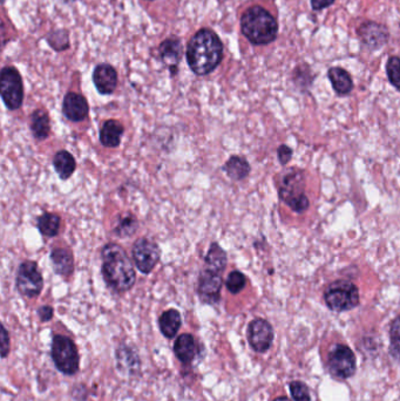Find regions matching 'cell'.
Masks as SVG:
<instances>
[{
	"label": "cell",
	"instance_id": "31",
	"mask_svg": "<svg viewBox=\"0 0 400 401\" xmlns=\"http://www.w3.org/2000/svg\"><path fill=\"white\" fill-rule=\"evenodd\" d=\"M290 392L295 401H311L310 393L307 385L302 382H294L290 384Z\"/></svg>",
	"mask_w": 400,
	"mask_h": 401
},
{
	"label": "cell",
	"instance_id": "12",
	"mask_svg": "<svg viewBox=\"0 0 400 401\" xmlns=\"http://www.w3.org/2000/svg\"><path fill=\"white\" fill-rule=\"evenodd\" d=\"M247 335L250 346L258 353L267 352L272 347L275 337L272 324L262 318H256L250 322Z\"/></svg>",
	"mask_w": 400,
	"mask_h": 401
},
{
	"label": "cell",
	"instance_id": "32",
	"mask_svg": "<svg viewBox=\"0 0 400 401\" xmlns=\"http://www.w3.org/2000/svg\"><path fill=\"white\" fill-rule=\"evenodd\" d=\"M277 154H278V160L284 166V164H289L290 160H292V149L285 146V144H282L277 149Z\"/></svg>",
	"mask_w": 400,
	"mask_h": 401
},
{
	"label": "cell",
	"instance_id": "33",
	"mask_svg": "<svg viewBox=\"0 0 400 401\" xmlns=\"http://www.w3.org/2000/svg\"><path fill=\"white\" fill-rule=\"evenodd\" d=\"M10 353V333L6 327L1 326V357L6 358Z\"/></svg>",
	"mask_w": 400,
	"mask_h": 401
},
{
	"label": "cell",
	"instance_id": "34",
	"mask_svg": "<svg viewBox=\"0 0 400 401\" xmlns=\"http://www.w3.org/2000/svg\"><path fill=\"white\" fill-rule=\"evenodd\" d=\"M55 310L50 305H43L38 309V315H39L41 322H50L53 318Z\"/></svg>",
	"mask_w": 400,
	"mask_h": 401
},
{
	"label": "cell",
	"instance_id": "14",
	"mask_svg": "<svg viewBox=\"0 0 400 401\" xmlns=\"http://www.w3.org/2000/svg\"><path fill=\"white\" fill-rule=\"evenodd\" d=\"M90 112V106L82 94L70 92L65 95L62 102V113L70 121L80 122L85 120Z\"/></svg>",
	"mask_w": 400,
	"mask_h": 401
},
{
	"label": "cell",
	"instance_id": "16",
	"mask_svg": "<svg viewBox=\"0 0 400 401\" xmlns=\"http://www.w3.org/2000/svg\"><path fill=\"white\" fill-rule=\"evenodd\" d=\"M174 353L180 362L183 364H191L198 353V343L194 335L189 333L180 335L175 340Z\"/></svg>",
	"mask_w": 400,
	"mask_h": 401
},
{
	"label": "cell",
	"instance_id": "9",
	"mask_svg": "<svg viewBox=\"0 0 400 401\" xmlns=\"http://www.w3.org/2000/svg\"><path fill=\"white\" fill-rule=\"evenodd\" d=\"M327 369L339 379H347L356 372V357L346 345H334L327 355Z\"/></svg>",
	"mask_w": 400,
	"mask_h": 401
},
{
	"label": "cell",
	"instance_id": "26",
	"mask_svg": "<svg viewBox=\"0 0 400 401\" xmlns=\"http://www.w3.org/2000/svg\"><path fill=\"white\" fill-rule=\"evenodd\" d=\"M38 229L44 236L55 237L60 229V217L52 213H44L38 217Z\"/></svg>",
	"mask_w": 400,
	"mask_h": 401
},
{
	"label": "cell",
	"instance_id": "3",
	"mask_svg": "<svg viewBox=\"0 0 400 401\" xmlns=\"http://www.w3.org/2000/svg\"><path fill=\"white\" fill-rule=\"evenodd\" d=\"M242 33L254 45H268L277 38L278 23L262 6H253L242 14Z\"/></svg>",
	"mask_w": 400,
	"mask_h": 401
},
{
	"label": "cell",
	"instance_id": "18",
	"mask_svg": "<svg viewBox=\"0 0 400 401\" xmlns=\"http://www.w3.org/2000/svg\"><path fill=\"white\" fill-rule=\"evenodd\" d=\"M181 325H182L181 313L175 309H169L160 315V331L167 339H173L176 337L178 332L181 329Z\"/></svg>",
	"mask_w": 400,
	"mask_h": 401
},
{
	"label": "cell",
	"instance_id": "4",
	"mask_svg": "<svg viewBox=\"0 0 400 401\" xmlns=\"http://www.w3.org/2000/svg\"><path fill=\"white\" fill-rule=\"evenodd\" d=\"M304 174L297 172L292 168V170L283 176L280 184V199L287 204L289 208L297 214H302L307 211L310 206L309 199L304 191Z\"/></svg>",
	"mask_w": 400,
	"mask_h": 401
},
{
	"label": "cell",
	"instance_id": "27",
	"mask_svg": "<svg viewBox=\"0 0 400 401\" xmlns=\"http://www.w3.org/2000/svg\"><path fill=\"white\" fill-rule=\"evenodd\" d=\"M137 219L135 216L132 214L122 215L120 219L117 221V226H115V234L120 237H129L135 234L137 230Z\"/></svg>",
	"mask_w": 400,
	"mask_h": 401
},
{
	"label": "cell",
	"instance_id": "36",
	"mask_svg": "<svg viewBox=\"0 0 400 401\" xmlns=\"http://www.w3.org/2000/svg\"><path fill=\"white\" fill-rule=\"evenodd\" d=\"M274 401H292V400H290V399H289V398L287 397H280L277 398V399H275V400Z\"/></svg>",
	"mask_w": 400,
	"mask_h": 401
},
{
	"label": "cell",
	"instance_id": "21",
	"mask_svg": "<svg viewBox=\"0 0 400 401\" xmlns=\"http://www.w3.org/2000/svg\"><path fill=\"white\" fill-rule=\"evenodd\" d=\"M30 128L33 137L38 141H43L48 137L51 133V121L44 109H37L32 113Z\"/></svg>",
	"mask_w": 400,
	"mask_h": 401
},
{
	"label": "cell",
	"instance_id": "23",
	"mask_svg": "<svg viewBox=\"0 0 400 401\" xmlns=\"http://www.w3.org/2000/svg\"><path fill=\"white\" fill-rule=\"evenodd\" d=\"M53 166H55V172L58 174L59 177L61 179H70L73 175L77 168V162L73 155L67 150H60L55 153L53 157Z\"/></svg>",
	"mask_w": 400,
	"mask_h": 401
},
{
	"label": "cell",
	"instance_id": "28",
	"mask_svg": "<svg viewBox=\"0 0 400 401\" xmlns=\"http://www.w3.org/2000/svg\"><path fill=\"white\" fill-rule=\"evenodd\" d=\"M390 339H391L390 352L397 360H400V315L391 324Z\"/></svg>",
	"mask_w": 400,
	"mask_h": 401
},
{
	"label": "cell",
	"instance_id": "2",
	"mask_svg": "<svg viewBox=\"0 0 400 401\" xmlns=\"http://www.w3.org/2000/svg\"><path fill=\"white\" fill-rule=\"evenodd\" d=\"M102 273L106 284L114 293L129 291L136 282V273L126 250L117 243H108L102 250Z\"/></svg>",
	"mask_w": 400,
	"mask_h": 401
},
{
	"label": "cell",
	"instance_id": "1",
	"mask_svg": "<svg viewBox=\"0 0 400 401\" xmlns=\"http://www.w3.org/2000/svg\"><path fill=\"white\" fill-rule=\"evenodd\" d=\"M223 59V43L211 30L196 32L187 47V63L196 75H210Z\"/></svg>",
	"mask_w": 400,
	"mask_h": 401
},
{
	"label": "cell",
	"instance_id": "13",
	"mask_svg": "<svg viewBox=\"0 0 400 401\" xmlns=\"http://www.w3.org/2000/svg\"><path fill=\"white\" fill-rule=\"evenodd\" d=\"M357 35L361 43L371 50H378L385 46L390 39V32L385 25L376 21H366L358 28Z\"/></svg>",
	"mask_w": 400,
	"mask_h": 401
},
{
	"label": "cell",
	"instance_id": "5",
	"mask_svg": "<svg viewBox=\"0 0 400 401\" xmlns=\"http://www.w3.org/2000/svg\"><path fill=\"white\" fill-rule=\"evenodd\" d=\"M52 360L55 367L62 374L74 375L78 373L80 365L78 347L73 340L66 335H57L52 339Z\"/></svg>",
	"mask_w": 400,
	"mask_h": 401
},
{
	"label": "cell",
	"instance_id": "11",
	"mask_svg": "<svg viewBox=\"0 0 400 401\" xmlns=\"http://www.w3.org/2000/svg\"><path fill=\"white\" fill-rule=\"evenodd\" d=\"M222 273L218 270L207 268L198 277V295L201 302L208 305H215L221 300V288L223 284Z\"/></svg>",
	"mask_w": 400,
	"mask_h": 401
},
{
	"label": "cell",
	"instance_id": "15",
	"mask_svg": "<svg viewBox=\"0 0 400 401\" xmlns=\"http://www.w3.org/2000/svg\"><path fill=\"white\" fill-rule=\"evenodd\" d=\"M93 82L99 93L112 94L117 86V70L107 63L97 65L93 72Z\"/></svg>",
	"mask_w": 400,
	"mask_h": 401
},
{
	"label": "cell",
	"instance_id": "7",
	"mask_svg": "<svg viewBox=\"0 0 400 401\" xmlns=\"http://www.w3.org/2000/svg\"><path fill=\"white\" fill-rule=\"evenodd\" d=\"M0 93L10 110L19 109L23 101V79L15 67H4L0 78Z\"/></svg>",
	"mask_w": 400,
	"mask_h": 401
},
{
	"label": "cell",
	"instance_id": "29",
	"mask_svg": "<svg viewBox=\"0 0 400 401\" xmlns=\"http://www.w3.org/2000/svg\"><path fill=\"white\" fill-rule=\"evenodd\" d=\"M386 73L388 78L394 88L400 90V58L391 57L386 63Z\"/></svg>",
	"mask_w": 400,
	"mask_h": 401
},
{
	"label": "cell",
	"instance_id": "22",
	"mask_svg": "<svg viewBox=\"0 0 400 401\" xmlns=\"http://www.w3.org/2000/svg\"><path fill=\"white\" fill-rule=\"evenodd\" d=\"M52 265L59 276H70L73 273L74 260L72 253L66 249L57 248L51 253Z\"/></svg>",
	"mask_w": 400,
	"mask_h": 401
},
{
	"label": "cell",
	"instance_id": "35",
	"mask_svg": "<svg viewBox=\"0 0 400 401\" xmlns=\"http://www.w3.org/2000/svg\"><path fill=\"white\" fill-rule=\"evenodd\" d=\"M334 0H311V8L315 11H321L334 4Z\"/></svg>",
	"mask_w": 400,
	"mask_h": 401
},
{
	"label": "cell",
	"instance_id": "24",
	"mask_svg": "<svg viewBox=\"0 0 400 401\" xmlns=\"http://www.w3.org/2000/svg\"><path fill=\"white\" fill-rule=\"evenodd\" d=\"M250 164L242 156L234 155L227 161L223 166V170L227 173V175L234 181H242L245 179L250 173Z\"/></svg>",
	"mask_w": 400,
	"mask_h": 401
},
{
	"label": "cell",
	"instance_id": "30",
	"mask_svg": "<svg viewBox=\"0 0 400 401\" xmlns=\"http://www.w3.org/2000/svg\"><path fill=\"white\" fill-rule=\"evenodd\" d=\"M245 284H247V278L241 271H237V270L233 271V273H229V276L227 278V288L233 295L241 293L242 290L245 288Z\"/></svg>",
	"mask_w": 400,
	"mask_h": 401
},
{
	"label": "cell",
	"instance_id": "25",
	"mask_svg": "<svg viewBox=\"0 0 400 401\" xmlns=\"http://www.w3.org/2000/svg\"><path fill=\"white\" fill-rule=\"evenodd\" d=\"M204 262H206L207 268L218 270L220 273H223L225 269H226L227 265L226 251L222 249L218 243H215L214 242V243L210 244Z\"/></svg>",
	"mask_w": 400,
	"mask_h": 401
},
{
	"label": "cell",
	"instance_id": "8",
	"mask_svg": "<svg viewBox=\"0 0 400 401\" xmlns=\"http://www.w3.org/2000/svg\"><path fill=\"white\" fill-rule=\"evenodd\" d=\"M17 290L28 298L39 296L44 288V278L33 261H25L19 265L16 278Z\"/></svg>",
	"mask_w": 400,
	"mask_h": 401
},
{
	"label": "cell",
	"instance_id": "10",
	"mask_svg": "<svg viewBox=\"0 0 400 401\" xmlns=\"http://www.w3.org/2000/svg\"><path fill=\"white\" fill-rule=\"evenodd\" d=\"M132 257L136 268L144 275L152 273L161 257V250L155 242L140 238L133 246Z\"/></svg>",
	"mask_w": 400,
	"mask_h": 401
},
{
	"label": "cell",
	"instance_id": "17",
	"mask_svg": "<svg viewBox=\"0 0 400 401\" xmlns=\"http://www.w3.org/2000/svg\"><path fill=\"white\" fill-rule=\"evenodd\" d=\"M124 126L117 120H107L100 129V142L107 148H115L124 135Z\"/></svg>",
	"mask_w": 400,
	"mask_h": 401
},
{
	"label": "cell",
	"instance_id": "6",
	"mask_svg": "<svg viewBox=\"0 0 400 401\" xmlns=\"http://www.w3.org/2000/svg\"><path fill=\"white\" fill-rule=\"evenodd\" d=\"M324 300L332 311H349L359 304V290L352 282L336 281L327 286Z\"/></svg>",
	"mask_w": 400,
	"mask_h": 401
},
{
	"label": "cell",
	"instance_id": "19",
	"mask_svg": "<svg viewBox=\"0 0 400 401\" xmlns=\"http://www.w3.org/2000/svg\"><path fill=\"white\" fill-rule=\"evenodd\" d=\"M327 77L330 79L334 92L339 95H347L354 88V81L351 75L342 67H332L327 72Z\"/></svg>",
	"mask_w": 400,
	"mask_h": 401
},
{
	"label": "cell",
	"instance_id": "20",
	"mask_svg": "<svg viewBox=\"0 0 400 401\" xmlns=\"http://www.w3.org/2000/svg\"><path fill=\"white\" fill-rule=\"evenodd\" d=\"M160 55H161L162 61L169 67V70H173V73H175L178 63H180V58H181L180 40L175 39V38L164 40V43L160 45Z\"/></svg>",
	"mask_w": 400,
	"mask_h": 401
}]
</instances>
